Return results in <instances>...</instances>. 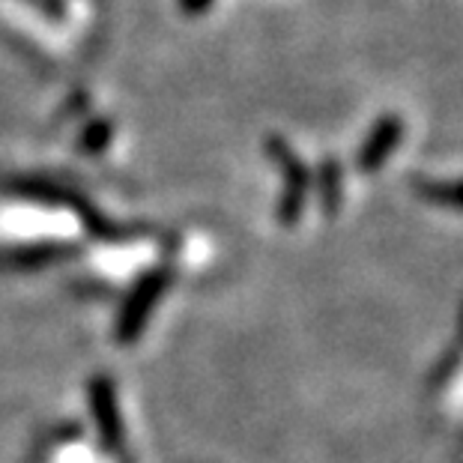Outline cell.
<instances>
[{"instance_id": "cell-5", "label": "cell", "mask_w": 463, "mask_h": 463, "mask_svg": "<svg viewBox=\"0 0 463 463\" xmlns=\"http://www.w3.org/2000/svg\"><path fill=\"white\" fill-rule=\"evenodd\" d=\"M176 4H180V9L185 15H201L215 4V0H176Z\"/></svg>"}, {"instance_id": "cell-4", "label": "cell", "mask_w": 463, "mask_h": 463, "mask_svg": "<svg viewBox=\"0 0 463 463\" xmlns=\"http://www.w3.org/2000/svg\"><path fill=\"white\" fill-rule=\"evenodd\" d=\"M317 194H320L323 215L335 219L344 203V174H341V162L335 156H326L317 167Z\"/></svg>"}, {"instance_id": "cell-3", "label": "cell", "mask_w": 463, "mask_h": 463, "mask_svg": "<svg viewBox=\"0 0 463 463\" xmlns=\"http://www.w3.org/2000/svg\"><path fill=\"white\" fill-rule=\"evenodd\" d=\"M410 189L439 210L463 213V176L458 180H437V176H410Z\"/></svg>"}, {"instance_id": "cell-6", "label": "cell", "mask_w": 463, "mask_h": 463, "mask_svg": "<svg viewBox=\"0 0 463 463\" xmlns=\"http://www.w3.org/2000/svg\"><path fill=\"white\" fill-rule=\"evenodd\" d=\"M24 4L45 9V13H52V15H61V4H57V0H24Z\"/></svg>"}, {"instance_id": "cell-1", "label": "cell", "mask_w": 463, "mask_h": 463, "mask_svg": "<svg viewBox=\"0 0 463 463\" xmlns=\"http://www.w3.org/2000/svg\"><path fill=\"white\" fill-rule=\"evenodd\" d=\"M266 153L284 171V192L279 201V219L284 224H297L305 213V198H308L311 189V174L308 167L302 165V159L293 153V146L284 141L281 135H269L266 137Z\"/></svg>"}, {"instance_id": "cell-2", "label": "cell", "mask_w": 463, "mask_h": 463, "mask_svg": "<svg viewBox=\"0 0 463 463\" xmlns=\"http://www.w3.org/2000/svg\"><path fill=\"white\" fill-rule=\"evenodd\" d=\"M403 141V120L401 114H383L373 120V126L364 135V141L359 146V171L364 174H377L383 165L389 162V156L398 150Z\"/></svg>"}]
</instances>
